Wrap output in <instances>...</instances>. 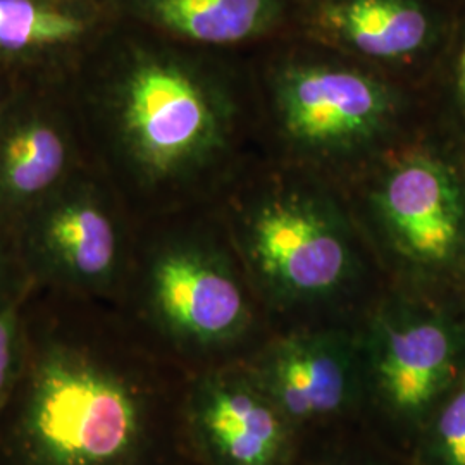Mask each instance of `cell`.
Here are the masks:
<instances>
[{"label": "cell", "instance_id": "1", "mask_svg": "<svg viewBox=\"0 0 465 465\" xmlns=\"http://www.w3.org/2000/svg\"><path fill=\"white\" fill-rule=\"evenodd\" d=\"M69 94L111 176L149 199L192 192L230 159L240 102L226 74L171 50L134 47ZM86 145V143H84Z\"/></svg>", "mask_w": 465, "mask_h": 465}, {"label": "cell", "instance_id": "2", "mask_svg": "<svg viewBox=\"0 0 465 465\" xmlns=\"http://www.w3.org/2000/svg\"><path fill=\"white\" fill-rule=\"evenodd\" d=\"M230 232L247 280L280 309L330 303L362 274L355 217L316 180L286 174L255 184L234 202Z\"/></svg>", "mask_w": 465, "mask_h": 465}, {"label": "cell", "instance_id": "3", "mask_svg": "<svg viewBox=\"0 0 465 465\" xmlns=\"http://www.w3.org/2000/svg\"><path fill=\"white\" fill-rule=\"evenodd\" d=\"M19 432L34 465H128L145 434L143 401L95 355L50 345L35 359Z\"/></svg>", "mask_w": 465, "mask_h": 465}, {"label": "cell", "instance_id": "4", "mask_svg": "<svg viewBox=\"0 0 465 465\" xmlns=\"http://www.w3.org/2000/svg\"><path fill=\"white\" fill-rule=\"evenodd\" d=\"M266 88L278 138L314 166L372 161L390 147L403 107L386 74L334 59H286L269 71Z\"/></svg>", "mask_w": 465, "mask_h": 465}, {"label": "cell", "instance_id": "5", "mask_svg": "<svg viewBox=\"0 0 465 465\" xmlns=\"http://www.w3.org/2000/svg\"><path fill=\"white\" fill-rule=\"evenodd\" d=\"M367 164L359 219L388 262L438 269L459 259L465 192L451 166L419 147H388Z\"/></svg>", "mask_w": 465, "mask_h": 465}, {"label": "cell", "instance_id": "6", "mask_svg": "<svg viewBox=\"0 0 465 465\" xmlns=\"http://www.w3.org/2000/svg\"><path fill=\"white\" fill-rule=\"evenodd\" d=\"M13 243L30 282L80 293L109 290L124 261L116 190L84 164L25 216Z\"/></svg>", "mask_w": 465, "mask_h": 465}, {"label": "cell", "instance_id": "7", "mask_svg": "<svg viewBox=\"0 0 465 465\" xmlns=\"http://www.w3.org/2000/svg\"><path fill=\"white\" fill-rule=\"evenodd\" d=\"M143 297L157 330L183 349L230 347L253 322L247 276L228 250L202 232L173 234L152 249Z\"/></svg>", "mask_w": 465, "mask_h": 465}, {"label": "cell", "instance_id": "8", "mask_svg": "<svg viewBox=\"0 0 465 465\" xmlns=\"http://www.w3.org/2000/svg\"><path fill=\"white\" fill-rule=\"evenodd\" d=\"M357 334L366 397L403 424L431 416L465 371L464 331L409 299L382 300Z\"/></svg>", "mask_w": 465, "mask_h": 465}, {"label": "cell", "instance_id": "9", "mask_svg": "<svg viewBox=\"0 0 465 465\" xmlns=\"http://www.w3.org/2000/svg\"><path fill=\"white\" fill-rule=\"evenodd\" d=\"M55 76H25L0 123V234L86 164L82 126Z\"/></svg>", "mask_w": 465, "mask_h": 465}, {"label": "cell", "instance_id": "10", "mask_svg": "<svg viewBox=\"0 0 465 465\" xmlns=\"http://www.w3.org/2000/svg\"><path fill=\"white\" fill-rule=\"evenodd\" d=\"M247 369L295 430L341 416L366 397L357 332H292L267 345Z\"/></svg>", "mask_w": 465, "mask_h": 465}, {"label": "cell", "instance_id": "11", "mask_svg": "<svg viewBox=\"0 0 465 465\" xmlns=\"http://www.w3.org/2000/svg\"><path fill=\"white\" fill-rule=\"evenodd\" d=\"M188 430L207 465H288L295 426L249 369L199 378L186 403Z\"/></svg>", "mask_w": 465, "mask_h": 465}, {"label": "cell", "instance_id": "12", "mask_svg": "<svg viewBox=\"0 0 465 465\" xmlns=\"http://www.w3.org/2000/svg\"><path fill=\"white\" fill-rule=\"evenodd\" d=\"M321 40L369 66H401L428 49L432 19L420 0H314Z\"/></svg>", "mask_w": 465, "mask_h": 465}, {"label": "cell", "instance_id": "13", "mask_svg": "<svg viewBox=\"0 0 465 465\" xmlns=\"http://www.w3.org/2000/svg\"><path fill=\"white\" fill-rule=\"evenodd\" d=\"M143 17L180 40L228 47L269 34L284 0H138Z\"/></svg>", "mask_w": 465, "mask_h": 465}, {"label": "cell", "instance_id": "14", "mask_svg": "<svg viewBox=\"0 0 465 465\" xmlns=\"http://www.w3.org/2000/svg\"><path fill=\"white\" fill-rule=\"evenodd\" d=\"M86 21L49 0H0V64H40L50 55L78 44Z\"/></svg>", "mask_w": 465, "mask_h": 465}, {"label": "cell", "instance_id": "15", "mask_svg": "<svg viewBox=\"0 0 465 465\" xmlns=\"http://www.w3.org/2000/svg\"><path fill=\"white\" fill-rule=\"evenodd\" d=\"M430 417L424 445L428 465H465V371Z\"/></svg>", "mask_w": 465, "mask_h": 465}, {"label": "cell", "instance_id": "16", "mask_svg": "<svg viewBox=\"0 0 465 465\" xmlns=\"http://www.w3.org/2000/svg\"><path fill=\"white\" fill-rule=\"evenodd\" d=\"M23 297L0 300V405L11 395L23 366Z\"/></svg>", "mask_w": 465, "mask_h": 465}, {"label": "cell", "instance_id": "17", "mask_svg": "<svg viewBox=\"0 0 465 465\" xmlns=\"http://www.w3.org/2000/svg\"><path fill=\"white\" fill-rule=\"evenodd\" d=\"M30 278L17 259L13 240L0 234V300L25 295Z\"/></svg>", "mask_w": 465, "mask_h": 465}, {"label": "cell", "instance_id": "18", "mask_svg": "<svg viewBox=\"0 0 465 465\" xmlns=\"http://www.w3.org/2000/svg\"><path fill=\"white\" fill-rule=\"evenodd\" d=\"M25 76L16 74L15 71H11L9 67L0 64V123L5 116L7 109L11 107L13 100L16 97L17 88L23 82Z\"/></svg>", "mask_w": 465, "mask_h": 465}, {"label": "cell", "instance_id": "19", "mask_svg": "<svg viewBox=\"0 0 465 465\" xmlns=\"http://www.w3.org/2000/svg\"><path fill=\"white\" fill-rule=\"evenodd\" d=\"M455 94L459 105L465 113V40L457 55V66H455Z\"/></svg>", "mask_w": 465, "mask_h": 465}]
</instances>
